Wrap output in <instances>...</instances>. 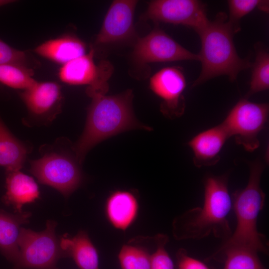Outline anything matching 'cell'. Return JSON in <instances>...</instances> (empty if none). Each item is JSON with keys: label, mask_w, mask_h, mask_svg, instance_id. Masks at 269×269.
<instances>
[{"label": "cell", "mask_w": 269, "mask_h": 269, "mask_svg": "<svg viewBox=\"0 0 269 269\" xmlns=\"http://www.w3.org/2000/svg\"><path fill=\"white\" fill-rule=\"evenodd\" d=\"M197 33L201 43L198 54L201 70L193 87L222 75L234 81L241 71L251 67L252 62L248 58L238 55L233 41L236 32L225 12L218 13Z\"/></svg>", "instance_id": "obj_3"}, {"label": "cell", "mask_w": 269, "mask_h": 269, "mask_svg": "<svg viewBox=\"0 0 269 269\" xmlns=\"http://www.w3.org/2000/svg\"><path fill=\"white\" fill-rule=\"evenodd\" d=\"M156 240L157 248L150 256V269H174L173 262L165 249L167 237L159 235Z\"/></svg>", "instance_id": "obj_27"}, {"label": "cell", "mask_w": 269, "mask_h": 269, "mask_svg": "<svg viewBox=\"0 0 269 269\" xmlns=\"http://www.w3.org/2000/svg\"><path fill=\"white\" fill-rule=\"evenodd\" d=\"M231 207L227 175L208 176L204 182L202 206L176 217L173 223V235L179 240H200L212 234L226 241L232 233L227 220Z\"/></svg>", "instance_id": "obj_1"}, {"label": "cell", "mask_w": 269, "mask_h": 269, "mask_svg": "<svg viewBox=\"0 0 269 269\" xmlns=\"http://www.w3.org/2000/svg\"><path fill=\"white\" fill-rule=\"evenodd\" d=\"M63 139L41 147L42 156L30 162V172L41 183L56 189L65 197L80 185V164L75 153L66 148Z\"/></svg>", "instance_id": "obj_5"}, {"label": "cell", "mask_w": 269, "mask_h": 269, "mask_svg": "<svg viewBox=\"0 0 269 269\" xmlns=\"http://www.w3.org/2000/svg\"><path fill=\"white\" fill-rule=\"evenodd\" d=\"M229 138L227 132L220 124L191 138L188 145L193 151L195 166L200 168L217 163L220 159L221 150Z\"/></svg>", "instance_id": "obj_14"}, {"label": "cell", "mask_w": 269, "mask_h": 269, "mask_svg": "<svg viewBox=\"0 0 269 269\" xmlns=\"http://www.w3.org/2000/svg\"><path fill=\"white\" fill-rule=\"evenodd\" d=\"M94 55V50L91 49L88 53L63 64L59 71L60 79L70 85H87L86 92L106 93L113 67L107 61L96 65Z\"/></svg>", "instance_id": "obj_9"}, {"label": "cell", "mask_w": 269, "mask_h": 269, "mask_svg": "<svg viewBox=\"0 0 269 269\" xmlns=\"http://www.w3.org/2000/svg\"><path fill=\"white\" fill-rule=\"evenodd\" d=\"M20 96L30 116L38 122H50L61 112L63 97L56 83L36 82L20 93Z\"/></svg>", "instance_id": "obj_12"}, {"label": "cell", "mask_w": 269, "mask_h": 269, "mask_svg": "<svg viewBox=\"0 0 269 269\" xmlns=\"http://www.w3.org/2000/svg\"><path fill=\"white\" fill-rule=\"evenodd\" d=\"M248 183L233 194V208L237 219L236 229L215 253L231 247H244L267 254L269 244L257 229V220L265 201L260 185L264 164L260 160L251 162Z\"/></svg>", "instance_id": "obj_4"}, {"label": "cell", "mask_w": 269, "mask_h": 269, "mask_svg": "<svg viewBox=\"0 0 269 269\" xmlns=\"http://www.w3.org/2000/svg\"><path fill=\"white\" fill-rule=\"evenodd\" d=\"M177 258L178 269H210L202 262L188 256L183 249L178 251Z\"/></svg>", "instance_id": "obj_28"}, {"label": "cell", "mask_w": 269, "mask_h": 269, "mask_svg": "<svg viewBox=\"0 0 269 269\" xmlns=\"http://www.w3.org/2000/svg\"><path fill=\"white\" fill-rule=\"evenodd\" d=\"M15 64L30 68L29 57L24 51L15 49L0 39V65Z\"/></svg>", "instance_id": "obj_26"}, {"label": "cell", "mask_w": 269, "mask_h": 269, "mask_svg": "<svg viewBox=\"0 0 269 269\" xmlns=\"http://www.w3.org/2000/svg\"><path fill=\"white\" fill-rule=\"evenodd\" d=\"M133 57L140 63L198 60V54L181 46L160 29L155 28L136 42Z\"/></svg>", "instance_id": "obj_10"}, {"label": "cell", "mask_w": 269, "mask_h": 269, "mask_svg": "<svg viewBox=\"0 0 269 269\" xmlns=\"http://www.w3.org/2000/svg\"><path fill=\"white\" fill-rule=\"evenodd\" d=\"M31 214H11L0 209V251L5 258L16 263L19 254L18 237L21 226L29 222Z\"/></svg>", "instance_id": "obj_16"}, {"label": "cell", "mask_w": 269, "mask_h": 269, "mask_svg": "<svg viewBox=\"0 0 269 269\" xmlns=\"http://www.w3.org/2000/svg\"><path fill=\"white\" fill-rule=\"evenodd\" d=\"M228 21L236 33L240 30V19L255 8L269 12V0H229Z\"/></svg>", "instance_id": "obj_24"}, {"label": "cell", "mask_w": 269, "mask_h": 269, "mask_svg": "<svg viewBox=\"0 0 269 269\" xmlns=\"http://www.w3.org/2000/svg\"><path fill=\"white\" fill-rule=\"evenodd\" d=\"M137 3L135 0H116L110 5L97 35V44L125 40L134 35V16Z\"/></svg>", "instance_id": "obj_13"}, {"label": "cell", "mask_w": 269, "mask_h": 269, "mask_svg": "<svg viewBox=\"0 0 269 269\" xmlns=\"http://www.w3.org/2000/svg\"><path fill=\"white\" fill-rule=\"evenodd\" d=\"M150 256L142 248L123 246L119 254L122 269H150Z\"/></svg>", "instance_id": "obj_25"}, {"label": "cell", "mask_w": 269, "mask_h": 269, "mask_svg": "<svg viewBox=\"0 0 269 269\" xmlns=\"http://www.w3.org/2000/svg\"><path fill=\"white\" fill-rule=\"evenodd\" d=\"M33 70L19 65H0V83L9 87L24 90L37 82L33 78Z\"/></svg>", "instance_id": "obj_23"}, {"label": "cell", "mask_w": 269, "mask_h": 269, "mask_svg": "<svg viewBox=\"0 0 269 269\" xmlns=\"http://www.w3.org/2000/svg\"><path fill=\"white\" fill-rule=\"evenodd\" d=\"M256 51L255 60L251 66L250 88L245 97L246 99L269 88V53L259 43L256 45Z\"/></svg>", "instance_id": "obj_22"}, {"label": "cell", "mask_w": 269, "mask_h": 269, "mask_svg": "<svg viewBox=\"0 0 269 269\" xmlns=\"http://www.w3.org/2000/svg\"><path fill=\"white\" fill-rule=\"evenodd\" d=\"M67 257L73 258L81 269H99L97 251L86 232L80 231L73 237L64 235L59 239Z\"/></svg>", "instance_id": "obj_19"}, {"label": "cell", "mask_w": 269, "mask_h": 269, "mask_svg": "<svg viewBox=\"0 0 269 269\" xmlns=\"http://www.w3.org/2000/svg\"><path fill=\"white\" fill-rule=\"evenodd\" d=\"M30 150L13 136L0 118V166L6 171L20 170Z\"/></svg>", "instance_id": "obj_20"}, {"label": "cell", "mask_w": 269, "mask_h": 269, "mask_svg": "<svg viewBox=\"0 0 269 269\" xmlns=\"http://www.w3.org/2000/svg\"><path fill=\"white\" fill-rule=\"evenodd\" d=\"M186 85L182 70L176 67L163 68L150 78V89L162 100L160 111L165 117L174 119L183 114Z\"/></svg>", "instance_id": "obj_11"}, {"label": "cell", "mask_w": 269, "mask_h": 269, "mask_svg": "<svg viewBox=\"0 0 269 269\" xmlns=\"http://www.w3.org/2000/svg\"><path fill=\"white\" fill-rule=\"evenodd\" d=\"M89 96L92 102L85 127L73 147L80 164L87 152L104 139L127 130L143 128L147 130L133 114L131 90L115 95L96 93Z\"/></svg>", "instance_id": "obj_2"}, {"label": "cell", "mask_w": 269, "mask_h": 269, "mask_svg": "<svg viewBox=\"0 0 269 269\" xmlns=\"http://www.w3.org/2000/svg\"><path fill=\"white\" fill-rule=\"evenodd\" d=\"M257 253L249 248L231 247L219 253H214L209 259L224 260V269H267Z\"/></svg>", "instance_id": "obj_21"}, {"label": "cell", "mask_w": 269, "mask_h": 269, "mask_svg": "<svg viewBox=\"0 0 269 269\" xmlns=\"http://www.w3.org/2000/svg\"><path fill=\"white\" fill-rule=\"evenodd\" d=\"M269 113L268 103H256L246 98L240 100L221 124L229 137L248 151L260 146L259 135L266 126Z\"/></svg>", "instance_id": "obj_7"}, {"label": "cell", "mask_w": 269, "mask_h": 269, "mask_svg": "<svg viewBox=\"0 0 269 269\" xmlns=\"http://www.w3.org/2000/svg\"><path fill=\"white\" fill-rule=\"evenodd\" d=\"M13 0H0V6L4 5L11 2H13Z\"/></svg>", "instance_id": "obj_29"}, {"label": "cell", "mask_w": 269, "mask_h": 269, "mask_svg": "<svg viewBox=\"0 0 269 269\" xmlns=\"http://www.w3.org/2000/svg\"><path fill=\"white\" fill-rule=\"evenodd\" d=\"M56 225L55 221L48 220L46 228L41 232L20 228L15 269H58V260L67 256L56 235Z\"/></svg>", "instance_id": "obj_6"}, {"label": "cell", "mask_w": 269, "mask_h": 269, "mask_svg": "<svg viewBox=\"0 0 269 269\" xmlns=\"http://www.w3.org/2000/svg\"><path fill=\"white\" fill-rule=\"evenodd\" d=\"M6 172V192L2 201L6 205L12 206L15 213H21L23 205L39 198L38 186L31 177L20 170Z\"/></svg>", "instance_id": "obj_15"}, {"label": "cell", "mask_w": 269, "mask_h": 269, "mask_svg": "<svg viewBox=\"0 0 269 269\" xmlns=\"http://www.w3.org/2000/svg\"><path fill=\"white\" fill-rule=\"evenodd\" d=\"M86 45L79 38L70 35L49 40L35 48L38 55L63 65L86 54Z\"/></svg>", "instance_id": "obj_18"}, {"label": "cell", "mask_w": 269, "mask_h": 269, "mask_svg": "<svg viewBox=\"0 0 269 269\" xmlns=\"http://www.w3.org/2000/svg\"><path fill=\"white\" fill-rule=\"evenodd\" d=\"M144 17L155 22L183 25L197 33L209 21L205 5L197 0H152Z\"/></svg>", "instance_id": "obj_8"}, {"label": "cell", "mask_w": 269, "mask_h": 269, "mask_svg": "<svg viewBox=\"0 0 269 269\" xmlns=\"http://www.w3.org/2000/svg\"><path fill=\"white\" fill-rule=\"evenodd\" d=\"M138 208L137 200L132 192L118 190L107 199L105 211L108 220L115 228L125 230L134 222Z\"/></svg>", "instance_id": "obj_17"}]
</instances>
